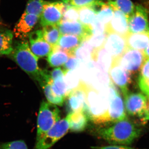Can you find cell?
Instances as JSON below:
<instances>
[{"label": "cell", "instance_id": "6da1fadb", "mask_svg": "<svg viewBox=\"0 0 149 149\" xmlns=\"http://www.w3.org/2000/svg\"><path fill=\"white\" fill-rule=\"evenodd\" d=\"M95 133L111 145L128 146L141 136L142 129L127 118L109 126L97 128Z\"/></svg>", "mask_w": 149, "mask_h": 149}, {"label": "cell", "instance_id": "7a4b0ae2", "mask_svg": "<svg viewBox=\"0 0 149 149\" xmlns=\"http://www.w3.org/2000/svg\"><path fill=\"white\" fill-rule=\"evenodd\" d=\"M100 93L89 84H86V98L83 111L89 120L97 128H103L106 120L109 106L108 90Z\"/></svg>", "mask_w": 149, "mask_h": 149}, {"label": "cell", "instance_id": "3957f363", "mask_svg": "<svg viewBox=\"0 0 149 149\" xmlns=\"http://www.w3.org/2000/svg\"><path fill=\"white\" fill-rule=\"evenodd\" d=\"M10 54L14 61L30 77L39 83L42 81L44 70L38 66L39 58L30 49L27 41L17 43Z\"/></svg>", "mask_w": 149, "mask_h": 149}, {"label": "cell", "instance_id": "277c9868", "mask_svg": "<svg viewBox=\"0 0 149 149\" xmlns=\"http://www.w3.org/2000/svg\"><path fill=\"white\" fill-rule=\"evenodd\" d=\"M60 119V111L58 108L55 105L43 101L40 105L37 117L36 142L41 140Z\"/></svg>", "mask_w": 149, "mask_h": 149}, {"label": "cell", "instance_id": "5b68a950", "mask_svg": "<svg viewBox=\"0 0 149 149\" xmlns=\"http://www.w3.org/2000/svg\"><path fill=\"white\" fill-rule=\"evenodd\" d=\"M124 106L126 113L133 117L138 118L145 124L148 111V100L140 93H129L124 95Z\"/></svg>", "mask_w": 149, "mask_h": 149}, {"label": "cell", "instance_id": "8992f818", "mask_svg": "<svg viewBox=\"0 0 149 149\" xmlns=\"http://www.w3.org/2000/svg\"><path fill=\"white\" fill-rule=\"evenodd\" d=\"M69 115L61 119L46 133L42 138L36 142L34 149H49L67 133L69 130Z\"/></svg>", "mask_w": 149, "mask_h": 149}, {"label": "cell", "instance_id": "52a82bcc", "mask_svg": "<svg viewBox=\"0 0 149 149\" xmlns=\"http://www.w3.org/2000/svg\"><path fill=\"white\" fill-rule=\"evenodd\" d=\"M68 6L61 1L48 2L46 4L40 17L41 25L43 27L48 25H58Z\"/></svg>", "mask_w": 149, "mask_h": 149}, {"label": "cell", "instance_id": "ba28073f", "mask_svg": "<svg viewBox=\"0 0 149 149\" xmlns=\"http://www.w3.org/2000/svg\"><path fill=\"white\" fill-rule=\"evenodd\" d=\"M146 59L143 51L128 48L119 58L112 60L117 62L123 68L132 73L141 69Z\"/></svg>", "mask_w": 149, "mask_h": 149}, {"label": "cell", "instance_id": "9c48e42d", "mask_svg": "<svg viewBox=\"0 0 149 149\" xmlns=\"http://www.w3.org/2000/svg\"><path fill=\"white\" fill-rule=\"evenodd\" d=\"M109 106L105 127L128 118L124 102L120 93L114 96L109 97Z\"/></svg>", "mask_w": 149, "mask_h": 149}, {"label": "cell", "instance_id": "30bf717a", "mask_svg": "<svg viewBox=\"0 0 149 149\" xmlns=\"http://www.w3.org/2000/svg\"><path fill=\"white\" fill-rule=\"evenodd\" d=\"M86 83L81 81L80 86L70 91L65 97V107L68 114L83 111L86 98Z\"/></svg>", "mask_w": 149, "mask_h": 149}, {"label": "cell", "instance_id": "8fae6325", "mask_svg": "<svg viewBox=\"0 0 149 149\" xmlns=\"http://www.w3.org/2000/svg\"><path fill=\"white\" fill-rule=\"evenodd\" d=\"M110 80L119 87L123 95L128 93V87L131 82V73L113 60L108 72Z\"/></svg>", "mask_w": 149, "mask_h": 149}, {"label": "cell", "instance_id": "7c38bea8", "mask_svg": "<svg viewBox=\"0 0 149 149\" xmlns=\"http://www.w3.org/2000/svg\"><path fill=\"white\" fill-rule=\"evenodd\" d=\"M146 9L141 5L135 6V10L128 18L129 33H141L149 31L148 16Z\"/></svg>", "mask_w": 149, "mask_h": 149}, {"label": "cell", "instance_id": "4fadbf2b", "mask_svg": "<svg viewBox=\"0 0 149 149\" xmlns=\"http://www.w3.org/2000/svg\"><path fill=\"white\" fill-rule=\"evenodd\" d=\"M104 47L111 55L112 59L118 58L128 49L125 36L114 32H106Z\"/></svg>", "mask_w": 149, "mask_h": 149}, {"label": "cell", "instance_id": "5bb4252c", "mask_svg": "<svg viewBox=\"0 0 149 149\" xmlns=\"http://www.w3.org/2000/svg\"><path fill=\"white\" fill-rule=\"evenodd\" d=\"M61 35H70L81 37L83 41L88 40L92 35L91 27L79 21H61L57 25Z\"/></svg>", "mask_w": 149, "mask_h": 149}, {"label": "cell", "instance_id": "9a60e30c", "mask_svg": "<svg viewBox=\"0 0 149 149\" xmlns=\"http://www.w3.org/2000/svg\"><path fill=\"white\" fill-rule=\"evenodd\" d=\"M30 49L38 58L48 56L53 47L45 40L42 30L30 32L28 36Z\"/></svg>", "mask_w": 149, "mask_h": 149}, {"label": "cell", "instance_id": "2e32d148", "mask_svg": "<svg viewBox=\"0 0 149 149\" xmlns=\"http://www.w3.org/2000/svg\"><path fill=\"white\" fill-rule=\"evenodd\" d=\"M113 15L106 26V32H112L126 37L129 32L128 17L121 11L112 8Z\"/></svg>", "mask_w": 149, "mask_h": 149}, {"label": "cell", "instance_id": "e0dca14e", "mask_svg": "<svg viewBox=\"0 0 149 149\" xmlns=\"http://www.w3.org/2000/svg\"><path fill=\"white\" fill-rule=\"evenodd\" d=\"M40 18L36 15L24 12L14 29V33L16 37L22 40L28 37Z\"/></svg>", "mask_w": 149, "mask_h": 149}, {"label": "cell", "instance_id": "ac0fdd59", "mask_svg": "<svg viewBox=\"0 0 149 149\" xmlns=\"http://www.w3.org/2000/svg\"><path fill=\"white\" fill-rule=\"evenodd\" d=\"M125 38L128 48L144 52L149 45V31L129 33Z\"/></svg>", "mask_w": 149, "mask_h": 149}, {"label": "cell", "instance_id": "d6986e66", "mask_svg": "<svg viewBox=\"0 0 149 149\" xmlns=\"http://www.w3.org/2000/svg\"><path fill=\"white\" fill-rule=\"evenodd\" d=\"M91 60L95 61L99 68L108 73L112 62V58L104 47L94 49Z\"/></svg>", "mask_w": 149, "mask_h": 149}, {"label": "cell", "instance_id": "ffe728a7", "mask_svg": "<svg viewBox=\"0 0 149 149\" xmlns=\"http://www.w3.org/2000/svg\"><path fill=\"white\" fill-rule=\"evenodd\" d=\"M83 41L81 37L70 35H61L57 47L69 54L70 56H74V50Z\"/></svg>", "mask_w": 149, "mask_h": 149}, {"label": "cell", "instance_id": "44dd1931", "mask_svg": "<svg viewBox=\"0 0 149 149\" xmlns=\"http://www.w3.org/2000/svg\"><path fill=\"white\" fill-rule=\"evenodd\" d=\"M69 130L74 133L82 132L88 126L89 118L84 111L69 113Z\"/></svg>", "mask_w": 149, "mask_h": 149}, {"label": "cell", "instance_id": "7402d4cb", "mask_svg": "<svg viewBox=\"0 0 149 149\" xmlns=\"http://www.w3.org/2000/svg\"><path fill=\"white\" fill-rule=\"evenodd\" d=\"M95 12L96 19L106 26L109 23L113 15V10L108 3L100 1L91 6Z\"/></svg>", "mask_w": 149, "mask_h": 149}, {"label": "cell", "instance_id": "603a6c76", "mask_svg": "<svg viewBox=\"0 0 149 149\" xmlns=\"http://www.w3.org/2000/svg\"><path fill=\"white\" fill-rule=\"evenodd\" d=\"M70 57L68 53L56 46L48 55L47 61L51 67H57L64 65Z\"/></svg>", "mask_w": 149, "mask_h": 149}, {"label": "cell", "instance_id": "cb8c5ba5", "mask_svg": "<svg viewBox=\"0 0 149 149\" xmlns=\"http://www.w3.org/2000/svg\"><path fill=\"white\" fill-rule=\"evenodd\" d=\"M13 35L9 30H0V56L10 54L13 50Z\"/></svg>", "mask_w": 149, "mask_h": 149}, {"label": "cell", "instance_id": "d4e9b609", "mask_svg": "<svg viewBox=\"0 0 149 149\" xmlns=\"http://www.w3.org/2000/svg\"><path fill=\"white\" fill-rule=\"evenodd\" d=\"M42 32L44 39L52 47L53 49L57 45L61 35L57 25H48L43 27Z\"/></svg>", "mask_w": 149, "mask_h": 149}, {"label": "cell", "instance_id": "484cf974", "mask_svg": "<svg viewBox=\"0 0 149 149\" xmlns=\"http://www.w3.org/2000/svg\"><path fill=\"white\" fill-rule=\"evenodd\" d=\"M40 86L43 89L48 102L56 106H63L65 97L56 94L52 88L51 83H42Z\"/></svg>", "mask_w": 149, "mask_h": 149}, {"label": "cell", "instance_id": "4316f807", "mask_svg": "<svg viewBox=\"0 0 149 149\" xmlns=\"http://www.w3.org/2000/svg\"><path fill=\"white\" fill-rule=\"evenodd\" d=\"M93 50V47H91L87 40H85L74 50L73 56L82 63H86L91 60Z\"/></svg>", "mask_w": 149, "mask_h": 149}, {"label": "cell", "instance_id": "83f0119b", "mask_svg": "<svg viewBox=\"0 0 149 149\" xmlns=\"http://www.w3.org/2000/svg\"><path fill=\"white\" fill-rule=\"evenodd\" d=\"M112 7L121 11L128 18L134 13L135 6L130 0H107Z\"/></svg>", "mask_w": 149, "mask_h": 149}, {"label": "cell", "instance_id": "f1b7e54d", "mask_svg": "<svg viewBox=\"0 0 149 149\" xmlns=\"http://www.w3.org/2000/svg\"><path fill=\"white\" fill-rule=\"evenodd\" d=\"M79 21L82 24L91 26L96 18L95 12L91 6H85L78 8Z\"/></svg>", "mask_w": 149, "mask_h": 149}, {"label": "cell", "instance_id": "f546056e", "mask_svg": "<svg viewBox=\"0 0 149 149\" xmlns=\"http://www.w3.org/2000/svg\"><path fill=\"white\" fill-rule=\"evenodd\" d=\"M48 2L44 0H29L24 13L36 15L40 17L44 7Z\"/></svg>", "mask_w": 149, "mask_h": 149}, {"label": "cell", "instance_id": "4dcf8cb0", "mask_svg": "<svg viewBox=\"0 0 149 149\" xmlns=\"http://www.w3.org/2000/svg\"><path fill=\"white\" fill-rule=\"evenodd\" d=\"M64 79L67 87L68 94L78 88L82 81L80 80L79 74L75 70L67 72L65 75Z\"/></svg>", "mask_w": 149, "mask_h": 149}, {"label": "cell", "instance_id": "1f68e13d", "mask_svg": "<svg viewBox=\"0 0 149 149\" xmlns=\"http://www.w3.org/2000/svg\"><path fill=\"white\" fill-rule=\"evenodd\" d=\"M64 77L56 79L52 81L51 83L52 88L56 94L65 98L68 91L67 87L65 82Z\"/></svg>", "mask_w": 149, "mask_h": 149}, {"label": "cell", "instance_id": "d6a6232c", "mask_svg": "<svg viewBox=\"0 0 149 149\" xmlns=\"http://www.w3.org/2000/svg\"><path fill=\"white\" fill-rule=\"evenodd\" d=\"M67 5L80 8L85 6H91L102 0H60Z\"/></svg>", "mask_w": 149, "mask_h": 149}, {"label": "cell", "instance_id": "836d02e7", "mask_svg": "<svg viewBox=\"0 0 149 149\" xmlns=\"http://www.w3.org/2000/svg\"><path fill=\"white\" fill-rule=\"evenodd\" d=\"M79 21L78 8L71 6H68L67 8L63 15L61 21Z\"/></svg>", "mask_w": 149, "mask_h": 149}, {"label": "cell", "instance_id": "e575fe53", "mask_svg": "<svg viewBox=\"0 0 149 149\" xmlns=\"http://www.w3.org/2000/svg\"><path fill=\"white\" fill-rule=\"evenodd\" d=\"M106 35V32L100 35H92L87 41L93 49L101 48L104 47Z\"/></svg>", "mask_w": 149, "mask_h": 149}, {"label": "cell", "instance_id": "d590c367", "mask_svg": "<svg viewBox=\"0 0 149 149\" xmlns=\"http://www.w3.org/2000/svg\"><path fill=\"white\" fill-rule=\"evenodd\" d=\"M1 149H28V148L24 141L19 140L3 144Z\"/></svg>", "mask_w": 149, "mask_h": 149}, {"label": "cell", "instance_id": "8d00e7d4", "mask_svg": "<svg viewBox=\"0 0 149 149\" xmlns=\"http://www.w3.org/2000/svg\"><path fill=\"white\" fill-rule=\"evenodd\" d=\"M81 61L74 56L70 57L66 63L63 65V70L65 73L70 70H74L80 66Z\"/></svg>", "mask_w": 149, "mask_h": 149}, {"label": "cell", "instance_id": "74e56055", "mask_svg": "<svg viewBox=\"0 0 149 149\" xmlns=\"http://www.w3.org/2000/svg\"><path fill=\"white\" fill-rule=\"evenodd\" d=\"M92 35H100L106 33V25L96 19L91 26Z\"/></svg>", "mask_w": 149, "mask_h": 149}, {"label": "cell", "instance_id": "f35d334b", "mask_svg": "<svg viewBox=\"0 0 149 149\" xmlns=\"http://www.w3.org/2000/svg\"><path fill=\"white\" fill-rule=\"evenodd\" d=\"M139 79L142 80L149 79V59L146 58L141 67Z\"/></svg>", "mask_w": 149, "mask_h": 149}, {"label": "cell", "instance_id": "ab89813d", "mask_svg": "<svg viewBox=\"0 0 149 149\" xmlns=\"http://www.w3.org/2000/svg\"><path fill=\"white\" fill-rule=\"evenodd\" d=\"M139 85L141 91L146 96L148 100H149V79L147 80L139 79Z\"/></svg>", "mask_w": 149, "mask_h": 149}, {"label": "cell", "instance_id": "60d3db41", "mask_svg": "<svg viewBox=\"0 0 149 149\" xmlns=\"http://www.w3.org/2000/svg\"><path fill=\"white\" fill-rule=\"evenodd\" d=\"M50 76L52 81L58 79V78L64 77L65 74V72L63 69L60 68H56L52 71L49 72Z\"/></svg>", "mask_w": 149, "mask_h": 149}, {"label": "cell", "instance_id": "b9f144b4", "mask_svg": "<svg viewBox=\"0 0 149 149\" xmlns=\"http://www.w3.org/2000/svg\"><path fill=\"white\" fill-rule=\"evenodd\" d=\"M92 148L94 149H139L122 145H111L107 146L93 147Z\"/></svg>", "mask_w": 149, "mask_h": 149}, {"label": "cell", "instance_id": "7bdbcfd3", "mask_svg": "<svg viewBox=\"0 0 149 149\" xmlns=\"http://www.w3.org/2000/svg\"><path fill=\"white\" fill-rule=\"evenodd\" d=\"M149 121V100H148V111H147V114L145 119V124Z\"/></svg>", "mask_w": 149, "mask_h": 149}, {"label": "cell", "instance_id": "ee69618b", "mask_svg": "<svg viewBox=\"0 0 149 149\" xmlns=\"http://www.w3.org/2000/svg\"><path fill=\"white\" fill-rule=\"evenodd\" d=\"M143 52L146 58L149 59V45Z\"/></svg>", "mask_w": 149, "mask_h": 149}, {"label": "cell", "instance_id": "f6af8a7d", "mask_svg": "<svg viewBox=\"0 0 149 149\" xmlns=\"http://www.w3.org/2000/svg\"></svg>", "mask_w": 149, "mask_h": 149}]
</instances>
